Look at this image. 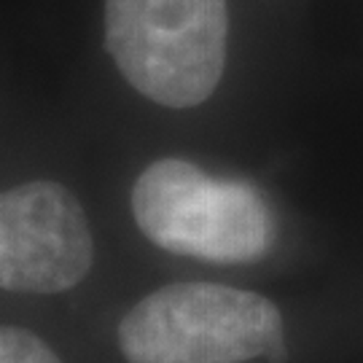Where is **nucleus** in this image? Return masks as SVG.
<instances>
[{"mask_svg": "<svg viewBox=\"0 0 363 363\" xmlns=\"http://www.w3.org/2000/svg\"><path fill=\"white\" fill-rule=\"evenodd\" d=\"M130 363L283 361V318L269 298L218 283H175L148 294L118 325Z\"/></svg>", "mask_w": 363, "mask_h": 363, "instance_id": "obj_1", "label": "nucleus"}, {"mask_svg": "<svg viewBox=\"0 0 363 363\" xmlns=\"http://www.w3.org/2000/svg\"><path fill=\"white\" fill-rule=\"evenodd\" d=\"M226 40V0H105V49L135 89L164 108H194L216 91Z\"/></svg>", "mask_w": 363, "mask_h": 363, "instance_id": "obj_2", "label": "nucleus"}, {"mask_svg": "<svg viewBox=\"0 0 363 363\" xmlns=\"http://www.w3.org/2000/svg\"><path fill=\"white\" fill-rule=\"evenodd\" d=\"M140 232L178 256L250 264L274 245L269 210L250 186L220 181L183 159H159L132 189Z\"/></svg>", "mask_w": 363, "mask_h": 363, "instance_id": "obj_3", "label": "nucleus"}, {"mask_svg": "<svg viewBox=\"0 0 363 363\" xmlns=\"http://www.w3.org/2000/svg\"><path fill=\"white\" fill-rule=\"evenodd\" d=\"M94 261L89 220L65 186L30 181L0 196V286L60 294L78 286Z\"/></svg>", "mask_w": 363, "mask_h": 363, "instance_id": "obj_4", "label": "nucleus"}, {"mask_svg": "<svg viewBox=\"0 0 363 363\" xmlns=\"http://www.w3.org/2000/svg\"><path fill=\"white\" fill-rule=\"evenodd\" d=\"M0 363H60V358L35 334L6 325L0 331Z\"/></svg>", "mask_w": 363, "mask_h": 363, "instance_id": "obj_5", "label": "nucleus"}]
</instances>
